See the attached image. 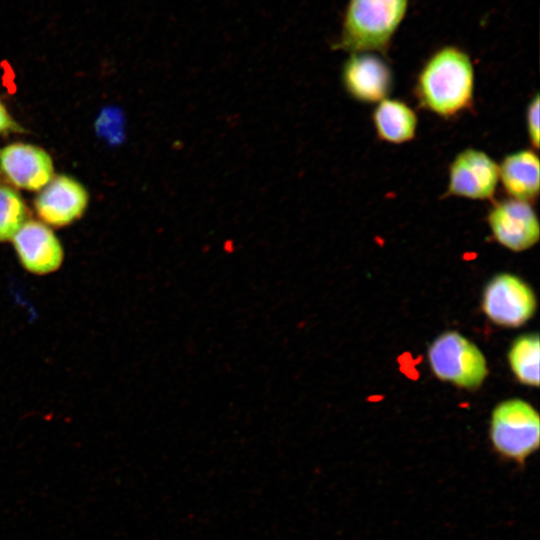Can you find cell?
Returning <instances> with one entry per match:
<instances>
[{
  "mask_svg": "<svg viewBox=\"0 0 540 540\" xmlns=\"http://www.w3.org/2000/svg\"><path fill=\"white\" fill-rule=\"evenodd\" d=\"M25 219L26 207L20 195L0 185V242L12 239Z\"/></svg>",
  "mask_w": 540,
  "mask_h": 540,
  "instance_id": "cell-15",
  "label": "cell"
},
{
  "mask_svg": "<svg viewBox=\"0 0 540 540\" xmlns=\"http://www.w3.org/2000/svg\"><path fill=\"white\" fill-rule=\"evenodd\" d=\"M489 438L503 460L523 467L540 443V419L532 405L522 399L499 403L491 414Z\"/></svg>",
  "mask_w": 540,
  "mask_h": 540,
  "instance_id": "cell-3",
  "label": "cell"
},
{
  "mask_svg": "<svg viewBox=\"0 0 540 540\" xmlns=\"http://www.w3.org/2000/svg\"><path fill=\"white\" fill-rule=\"evenodd\" d=\"M482 308L495 324L519 327L533 316L536 297L521 278L501 273L487 283L483 292Z\"/></svg>",
  "mask_w": 540,
  "mask_h": 540,
  "instance_id": "cell-5",
  "label": "cell"
},
{
  "mask_svg": "<svg viewBox=\"0 0 540 540\" xmlns=\"http://www.w3.org/2000/svg\"><path fill=\"white\" fill-rule=\"evenodd\" d=\"M12 239L22 266L29 272L44 275L61 266L62 245L52 230L41 222H24Z\"/></svg>",
  "mask_w": 540,
  "mask_h": 540,
  "instance_id": "cell-9",
  "label": "cell"
},
{
  "mask_svg": "<svg viewBox=\"0 0 540 540\" xmlns=\"http://www.w3.org/2000/svg\"><path fill=\"white\" fill-rule=\"evenodd\" d=\"M498 184V163L483 150L466 148L454 157L449 166L445 195L490 200Z\"/></svg>",
  "mask_w": 540,
  "mask_h": 540,
  "instance_id": "cell-6",
  "label": "cell"
},
{
  "mask_svg": "<svg viewBox=\"0 0 540 540\" xmlns=\"http://www.w3.org/2000/svg\"><path fill=\"white\" fill-rule=\"evenodd\" d=\"M372 121L378 138L392 144L413 140L418 126L417 115L406 102L388 97L376 104Z\"/></svg>",
  "mask_w": 540,
  "mask_h": 540,
  "instance_id": "cell-13",
  "label": "cell"
},
{
  "mask_svg": "<svg viewBox=\"0 0 540 540\" xmlns=\"http://www.w3.org/2000/svg\"><path fill=\"white\" fill-rule=\"evenodd\" d=\"M410 0H348L335 47L385 55L402 25Z\"/></svg>",
  "mask_w": 540,
  "mask_h": 540,
  "instance_id": "cell-2",
  "label": "cell"
},
{
  "mask_svg": "<svg viewBox=\"0 0 540 540\" xmlns=\"http://www.w3.org/2000/svg\"><path fill=\"white\" fill-rule=\"evenodd\" d=\"M499 167V182L510 198L533 203L539 195L540 163L533 149L506 155Z\"/></svg>",
  "mask_w": 540,
  "mask_h": 540,
  "instance_id": "cell-12",
  "label": "cell"
},
{
  "mask_svg": "<svg viewBox=\"0 0 540 540\" xmlns=\"http://www.w3.org/2000/svg\"><path fill=\"white\" fill-rule=\"evenodd\" d=\"M0 171L18 188L40 190L51 180L53 163L43 149L16 143L0 149Z\"/></svg>",
  "mask_w": 540,
  "mask_h": 540,
  "instance_id": "cell-10",
  "label": "cell"
},
{
  "mask_svg": "<svg viewBox=\"0 0 540 540\" xmlns=\"http://www.w3.org/2000/svg\"><path fill=\"white\" fill-rule=\"evenodd\" d=\"M487 223L494 239L514 252L527 250L539 240L538 216L529 202L510 197L499 200L489 209Z\"/></svg>",
  "mask_w": 540,
  "mask_h": 540,
  "instance_id": "cell-7",
  "label": "cell"
},
{
  "mask_svg": "<svg viewBox=\"0 0 540 540\" xmlns=\"http://www.w3.org/2000/svg\"><path fill=\"white\" fill-rule=\"evenodd\" d=\"M23 129L14 121L4 105L0 102V134L7 132H21Z\"/></svg>",
  "mask_w": 540,
  "mask_h": 540,
  "instance_id": "cell-17",
  "label": "cell"
},
{
  "mask_svg": "<svg viewBox=\"0 0 540 540\" xmlns=\"http://www.w3.org/2000/svg\"><path fill=\"white\" fill-rule=\"evenodd\" d=\"M475 70L470 55L453 44L443 45L423 63L415 82V95L426 110L452 118L472 107Z\"/></svg>",
  "mask_w": 540,
  "mask_h": 540,
  "instance_id": "cell-1",
  "label": "cell"
},
{
  "mask_svg": "<svg viewBox=\"0 0 540 540\" xmlns=\"http://www.w3.org/2000/svg\"><path fill=\"white\" fill-rule=\"evenodd\" d=\"M341 80L353 99L377 104L387 98L392 90L393 71L381 54L351 53L343 64Z\"/></svg>",
  "mask_w": 540,
  "mask_h": 540,
  "instance_id": "cell-8",
  "label": "cell"
},
{
  "mask_svg": "<svg viewBox=\"0 0 540 540\" xmlns=\"http://www.w3.org/2000/svg\"><path fill=\"white\" fill-rule=\"evenodd\" d=\"M88 204L86 189L68 176H57L45 186L35 201L38 215L54 226L78 219Z\"/></svg>",
  "mask_w": 540,
  "mask_h": 540,
  "instance_id": "cell-11",
  "label": "cell"
},
{
  "mask_svg": "<svg viewBox=\"0 0 540 540\" xmlns=\"http://www.w3.org/2000/svg\"><path fill=\"white\" fill-rule=\"evenodd\" d=\"M526 127L533 149L539 148V95L536 93L526 110Z\"/></svg>",
  "mask_w": 540,
  "mask_h": 540,
  "instance_id": "cell-16",
  "label": "cell"
},
{
  "mask_svg": "<svg viewBox=\"0 0 540 540\" xmlns=\"http://www.w3.org/2000/svg\"><path fill=\"white\" fill-rule=\"evenodd\" d=\"M508 361L517 380L525 385L539 386V337L526 334L512 343Z\"/></svg>",
  "mask_w": 540,
  "mask_h": 540,
  "instance_id": "cell-14",
  "label": "cell"
},
{
  "mask_svg": "<svg viewBox=\"0 0 540 540\" xmlns=\"http://www.w3.org/2000/svg\"><path fill=\"white\" fill-rule=\"evenodd\" d=\"M428 361L438 379L461 388H478L488 373L480 349L456 331L444 332L430 344Z\"/></svg>",
  "mask_w": 540,
  "mask_h": 540,
  "instance_id": "cell-4",
  "label": "cell"
}]
</instances>
